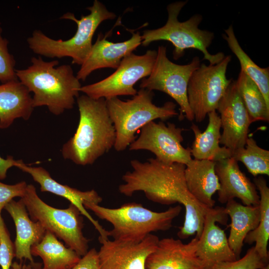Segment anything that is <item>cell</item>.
<instances>
[{
	"label": "cell",
	"instance_id": "cell-1",
	"mask_svg": "<svg viewBox=\"0 0 269 269\" xmlns=\"http://www.w3.org/2000/svg\"><path fill=\"white\" fill-rule=\"evenodd\" d=\"M131 165L133 170L123 175L124 183L119 186L120 193L130 197L137 191H142L147 199L154 203L182 204L185 207V218L177 235L179 239L194 235L198 239L209 208L201 204L189 192L185 178L186 165L179 163L166 164L155 158L143 162L134 159L131 161Z\"/></svg>",
	"mask_w": 269,
	"mask_h": 269
},
{
	"label": "cell",
	"instance_id": "cell-2",
	"mask_svg": "<svg viewBox=\"0 0 269 269\" xmlns=\"http://www.w3.org/2000/svg\"><path fill=\"white\" fill-rule=\"evenodd\" d=\"M80 119L73 136L65 142L61 154L65 159L80 165L93 164L114 147L116 139L106 99L86 95L77 98Z\"/></svg>",
	"mask_w": 269,
	"mask_h": 269
},
{
	"label": "cell",
	"instance_id": "cell-3",
	"mask_svg": "<svg viewBox=\"0 0 269 269\" xmlns=\"http://www.w3.org/2000/svg\"><path fill=\"white\" fill-rule=\"evenodd\" d=\"M31 64L16 69L17 79L30 92L33 108L46 106L53 115H59L73 108L81 85L71 66L59 64L57 60L45 61L33 57Z\"/></svg>",
	"mask_w": 269,
	"mask_h": 269
},
{
	"label": "cell",
	"instance_id": "cell-4",
	"mask_svg": "<svg viewBox=\"0 0 269 269\" xmlns=\"http://www.w3.org/2000/svg\"><path fill=\"white\" fill-rule=\"evenodd\" d=\"M85 208L91 210L100 219L112 224L109 237L114 240L138 243L148 235L157 231H165L172 226L173 220L182 210L177 205L157 212L136 202H129L119 208H109L99 204L85 202Z\"/></svg>",
	"mask_w": 269,
	"mask_h": 269
},
{
	"label": "cell",
	"instance_id": "cell-5",
	"mask_svg": "<svg viewBox=\"0 0 269 269\" xmlns=\"http://www.w3.org/2000/svg\"><path fill=\"white\" fill-rule=\"evenodd\" d=\"M87 9L90 13L82 15L80 19L71 12L61 17L77 24V31L73 37L66 40H55L39 30H35L27 39L29 48L35 54L48 58L69 57L72 58V64L81 65L91 51L93 36L99 25L104 20L116 17L98 0H95L93 5Z\"/></svg>",
	"mask_w": 269,
	"mask_h": 269
},
{
	"label": "cell",
	"instance_id": "cell-6",
	"mask_svg": "<svg viewBox=\"0 0 269 269\" xmlns=\"http://www.w3.org/2000/svg\"><path fill=\"white\" fill-rule=\"evenodd\" d=\"M153 91L141 89L132 99L122 101L118 97L106 99V106L116 130L114 147L125 150L135 139L136 132L151 121L166 120L179 114L176 105L166 102L159 107L152 103Z\"/></svg>",
	"mask_w": 269,
	"mask_h": 269
},
{
	"label": "cell",
	"instance_id": "cell-7",
	"mask_svg": "<svg viewBox=\"0 0 269 269\" xmlns=\"http://www.w3.org/2000/svg\"><path fill=\"white\" fill-rule=\"evenodd\" d=\"M187 1L172 2L167 6V20L163 26L154 29L144 30L141 36V44L148 46L158 40L171 42L174 48L173 57L174 60L181 58L187 49L200 50L203 54V59L208 60L209 64L214 65L221 62L225 57L223 52L215 54L210 53L208 48L214 38V33L199 28L203 17L195 14L184 21H180L178 16Z\"/></svg>",
	"mask_w": 269,
	"mask_h": 269
},
{
	"label": "cell",
	"instance_id": "cell-8",
	"mask_svg": "<svg viewBox=\"0 0 269 269\" xmlns=\"http://www.w3.org/2000/svg\"><path fill=\"white\" fill-rule=\"evenodd\" d=\"M21 199L33 221L39 222L81 257L88 252L89 240L84 236L82 214L75 205L70 203L63 209L52 207L41 200L32 184H28Z\"/></svg>",
	"mask_w": 269,
	"mask_h": 269
},
{
	"label": "cell",
	"instance_id": "cell-9",
	"mask_svg": "<svg viewBox=\"0 0 269 269\" xmlns=\"http://www.w3.org/2000/svg\"><path fill=\"white\" fill-rule=\"evenodd\" d=\"M200 64L198 56L194 57L187 64H175L167 57L166 47L160 45L151 72L147 78L142 79L140 88L167 94L179 106V120L185 117L192 122L194 117L188 101L187 87L192 74Z\"/></svg>",
	"mask_w": 269,
	"mask_h": 269
},
{
	"label": "cell",
	"instance_id": "cell-10",
	"mask_svg": "<svg viewBox=\"0 0 269 269\" xmlns=\"http://www.w3.org/2000/svg\"><path fill=\"white\" fill-rule=\"evenodd\" d=\"M231 60V56L228 55L216 64L202 63L192 74L187 87V98L196 122L201 123L209 113L217 110L233 81L226 76Z\"/></svg>",
	"mask_w": 269,
	"mask_h": 269
},
{
	"label": "cell",
	"instance_id": "cell-11",
	"mask_svg": "<svg viewBox=\"0 0 269 269\" xmlns=\"http://www.w3.org/2000/svg\"><path fill=\"white\" fill-rule=\"evenodd\" d=\"M156 55L154 50H148L142 55L132 53L123 59L113 74L96 83L81 86L79 91L94 99L134 96L137 92L135 84L150 75Z\"/></svg>",
	"mask_w": 269,
	"mask_h": 269
},
{
	"label": "cell",
	"instance_id": "cell-12",
	"mask_svg": "<svg viewBox=\"0 0 269 269\" xmlns=\"http://www.w3.org/2000/svg\"><path fill=\"white\" fill-rule=\"evenodd\" d=\"M184 131L173 123L151 121L141 129L139 136L129 145V150H148L163 163L186 165L192 158L190 148L181 144Z\"/></svg>",
	"mask_w": 269,
	"mask_h": 269
},
{
	"label": "cell",
	"instance_id": "cell-13",
	"mask_svg": "<svg viewBox=\"0 0 269 269\" xmlns=\"http://www.w3.org/2000/svg\"><path fill=\"white\" fill-rule=\"evenodd\" d=\"M220 114L221 134L220 144L232 151L244 147L252 124L233 80L221 99L217 109Z\"/></svg>",
	"mask_w": 269,
	"mask_h": 269
},
{
	"label": "cell",
	"instance_id": "cell-14",
	"mask_svg": "<svg viewBox=\"0 0 269 269\" xmlns=\"http://www.w3.org/2000/svg\"><path fill=\"white\" fill-rule=\"evenodd\" d=\"M228 220L224 207L208 208L201 236L198 239L196 250L197 256L205 269H212L214 265L220 262L237 260L224 230L216 224L218 222L226 225Z\"/></svg>",
	"mask_w": 269,
	"mask_h": 269
},
{
	"label": "cell",
	"instance_id": "cell-15",
	"mask_svg": "<svg viewBox=\"0 0 269 269\" xmlns=\"http://www.w3.org/2000/svg\"><path fill=\"white\" fill-rule=\"evenodd\" d=\"M159 240L150 234L138 243L104 241L98 251L100 269H146V259Z\"/></svg>",
	"mask_w": 269,
	"mask_h": 269
},
{
	"label": "cell",
	"instance_id": "cell-16",
	"mask_svg": "<svg viewBox=\"0 0 269 269\" xmlns=\"http://www.w3.org/2000/svg\"><path fill=\"white\" fill-rule=\"evenodd\" d=\"M21 171L28 173L33 179L38 183L42 192H48L68 200L75 205L82 215L85 216L93 225L99 233L100 242L109 240V231L105 230L87 211L83 204L85 202L99 204L102 198L95 190L82 191L63 185L53 179L49 173L42 167H32L25 164L22 160H17L15 166Z\"/></svg>",
	"mask_w": 269,
	"mask_h": 269
},
{
	"label": "cell",
	"instance_id": "cell-17",
	"mask_svg": "<svg viewBox=\"0 0 269 269\" xmlns=\"http://www.w3.org/2000/svg\"><path fill=\"white\" fill-rule=\"evenodd\" d=\"M100 34L95 43L93 44L91 51L77 73L79 80L84 81L94 71L104 68H112L116 69L121 61L133 52L141 43V36L139 32H132V37L128 40L113 42Z\"/></svg>",
	"mask_w": 269,
	"mask_h": 269
},
{
	"label": "cell",
	"instance_id": "cell-18",
	"mask_svg": "<svg viewBox=\"0 0 269 269\" xmlns=\"http://www.w3.org/2000/svg\"><path fill=\"white\" fill-rule=\"evenodd\" d=\"M198 239L187 244L172 237L159 240L147 257L146 269H205L196 254Z\"/></svg>",
	"mask_w": 269,
	"mask_h": 269
},
{
	"label": "cell",
	"instance_id": "cell-19",
	"mask_svg": "<svg viewBox=\"0 0 269 269\" xmlns=\"http://www.w3.org/2000/svg\"><path fill=\"white\" fill-rule=\"evenodd\" d=\"M215 171L220 184L218 200L221 204L237 198L244 205H259L260 195L255 184L232 157L215 162Z\"/></svg>",
	"mask_w": 269,
	"mask_h": 269
},
{
	"label": "cell",
	"instance_id": "cell-20",
	"mask_svg": "<svg viewBox=\"0 0 269 269\" xmlns=\"http://www.w3.org/2000/svg\"><path fill=\"white\" fill-rule=\"evenodd\" d=\"M4 209L10 215L15 226V257L20 261L25 259L34 263L31 248L41 241L46 230L39 222L29 217L21 198L18 201L12 200Z\"/></svg>",
	"mask_w": 269,
	"mask_h": 269
},
{
	"label": "cell",
	"instance_id": "cell-21",
	"mask_svg": "<svg viewBox=\"0 0 269 269\" xmlns=\"http://www.w3.org/2000/svg\"><path fill=\"white\" fill-rule=\"evenodd\" d=\"M185 165V178L189 192L201 204L208 208L214 207L213 196L220 189L215 162L192 159Z\"/></svg>",
	"mask_w": 269,
	"mask_h": 269
},
{
	"label": "cell",
	"instance_id": "cell-22",
	"mask_svg": "<svg viewBox=\"0 0 269 269\" xmlns=\"http://www.w3.org/2000/svg\"><path fill=\"white\" fill-rule=\"evenodd\" d=\"M30 92L17 80L0 85V129L9 127L15 120H28L33 112Z\"/></svg>",
	"mask_w": 269,
	"mask_h": 269
},
{
	"label": "cell",
	"instance_id": "cell-23",
	"mask_svg": "<svg viewBox=\"0 0 269 269\" xmlns=\"http://www.w3.org/2000/svg\"><path fill=\"white\" fill-rule=\"evenodd\" d=\"M208 116V124L203 133L194 123L191 126L194 135V140L190 148L191 156L195 159L215 162L231 157L232 151L220 145L221 124L219 115L214 111L209 113Z\"/></svg>",
	"mask_w": 269,
	"mask_h": 269
},
{
	"label": "cell",
	"instance_id": "cell-24",
	"mask_svg": "<svg viewBox=\"0 0 269 269\" xmlns=\"http://www.w3.org/2000/svg\"><path fill=\"white\" fill-rule=\"evenodd\" d=\"M226 204L225 212L231 221L228 243L237 259H239L246 237L259 225L260 206L244 205L235 199L230 200Z\"/></svg>",
	"mask_w": 269,
	"mask_h": 269
},
{
	"label": "cell",
	"instance_id": "cell-25",
	"mask_svg": "<svg viewBox=\"0 0 269 269\" xmlns=\"http://www.w3.org/2000/svg\"><path fill=\"white\" fill-rule=\"evenodd\" d=\"M32 256H39L43 261L42 269H71L81 257L65 246L52 233L46 231L38 243L31 248Z\"/></svg>",
	"mask_w": 269,
	"mask_h": 269
},
{
	"label": "cell",
	"instance_id": "cell-26",
	"mask_svg": "<svg viewBox=\"0 0 269 269\" xmlns=\"http://www.w3.org/2000/svg\"><path fill=\"white\" fill-rule=\"evenodd\" d=\"M254 183L260 193V221L258 227L247 235L244 243L250 245L255 243V250L265 263H269V188L266 180L261 176L255 178Z\"/></svg>",
	"mask_w": 269,
	"mask_h": 269
},
{
	"label": "cell",
	"instance_id": "cell-27",
	"mask_svg": "<svg viewBox=\"0 0 269 269\" xmlns=\"http://www.w3.org/2000/svg\"><path fill=\"white\" fill-rule=\"evenodd\" d=\"M229 47L239 61L241 71L247 75L257 85L265 101L269 106V68L257 65L240 46L234 31L230 25L222 35Z\"/></svg>",
	"mask_w": 269,
	"mask_h": 269
},
{
	"label": "cell",
	"instance_id": "cell-28",
	"mask_svg": "<svg viewBox=\"0 0 269 269\" xmlns=\"http://www.w3.org/2000/svg\"><path fill=\"white\" fill-rule=\"evenodd\" d=\"M236 83L251 123L260 121L268 122L269 106L257 85L241 70Z\"/></svg>",
	"mask_w": 269,
	"mask_h": 269
},
{
	"label": "cell",
	"instance_id": "cell-29",
	"mask_svg": "<svg viewBox=\"0 0 269 269\" xmlns=\"http://www.w3.org/2000/svg\"><path fill=\"white\" fill-rule=\"evenodd\" d=\"M231 157L242 162L254 177L269 175V151L260 147L252 137H248L244 147L232 151Z\"/></svg>",
	"mask_w": 269,
	"mask_h": 269
},
{
	"label": "cell",
	"instance_id": "cell-30",
	"mask_svg": "<svg viewBox=\"0 0 269 269\" xmlns=\"http://www.w3.org/2000/svg\"><path fill=\"white\" fill-rule=\"evenodd\" d=\"M268 264L262 260L253 247L248 250L242 258L216 264L212 269H264Z\"/></svg>",
	"mask_w": 269,
	"mask_h": 269
},
{
	"label": "cell",
	"instance_id": "cell-31",
	"mask_svg": "<svg viewBox=\"0 0 269 269\" xmlns=\"http://www.w3.org/2000/svg\"><path fill=\"white\" fill-rule=\"evenodd\" d=\"M0 27V82L5 83L17 80L15 69V61L8 50V41L1 34Z\"/></svg>",
	"mask_w": 269,
	"mask_h": 269
},
{
	"label": "cell",
	"instance_id": "cell-32",
	"mask_svg": "<svg viewBox=\"0 0 269 269\" xmlns=\"http://www.w3.org/2000/svg\"><path fill=\"white\" fill-rule=\"evenodd\" d=\"M14 257V243L0 214V266L1 269H10Z\"/></svg>",
	"mask_w": 269,
	"mask_h": 269
},
{
	"label": "cell",
	"instance_id": "cell-33",
	"mask_svg": "<svg viewBox=\"0 0 269 269\" xmlns=\"http://www.w3.org/2000/svg\"><path fill=\"white\" fill-rule=\"evenodd\" d=\"M28 184L21 181L13 185H8L0 181V214L5 206L14 197L22 198L26 191Z\"/></svg>",
	"mask_w": 269,
	"mask_h": 269
},
{
	"label": "cell",
	"instance_id": "cell-34",
	"mask_svg": "<svg viewBox=\"0 0 269 269\" xmlns=\"http://www.w3.org/2000/svg\"><path fill=\"white\" fill-rule=\"evenodd\" d=\"M71 269H100L98 251L92 248Z\"/></svg>",
	"mask_w": 269,
	"mask_h": 269
},
{
	"label": "cell",
	"instance_id": "cell-35",
	"mask_svg": "<svg viewBox=\"0 0 269 269\" xmlns=\"http://www.w3.org/2000/svg\"><path fill=\"white\" fill-rule=\"evenodd\" d=\"M16 160L11 156H7L6 158L0 156V180L6 177L7 170L11 167L15 166Z\"/></svg>",
	"mask_w": 269,
	"mask_h": 269
},
{
	"label": "cell",
	"instance_id": "cell-36",
	"mask_svg": "<svg viewBox=\"0 0 269 269\" xmlns=\"http://www.w3.org/2000/svg\"><path fill=\"white\" fill-rule=\"evenodd\" d=\"M10 269H27V266L16 262L12 263Z\"/></svg>",
	"mask_w": 269,
	"mask_h": 269
},
{
	"label": "cell",
	"instance_id": "cell-37",
	"mask_svg": "<svg viewBox=\"0 0 269 269\" xmlns=\"http://www.w3.org/2000/svg\"><path fill=\"white\" fill-rule=\"evenodd\" d=\"M27 269H40V265L34 263H30L27 266Z\"/></svg>",
	"mask_w": 269,
	"mask_h": 269
},
{
	"label": "cell",
	"instance_id": "cell-38",
	"mask_svg": "<svg viewBox=\"0 0 269 269\" xmlns=\"http://www.w3.org/2000/svg\"><path fill=\"white\" fill-rule=\"evenodd\" d=\"M264 269H269V264H268L266 266L265 268Z\"/></svg>",
	"mask_w": 269,
	"mask_h": 269
}]
</instances>
